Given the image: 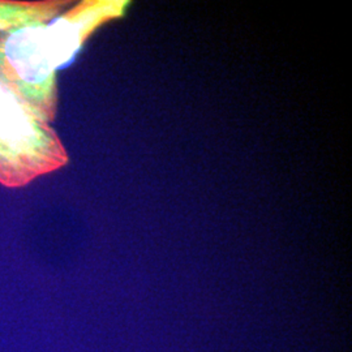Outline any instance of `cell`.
Here are the masks:
<instances>
[{
    "label": "cell",
    "mask_w": 352,
    "mask_h": 352,
    "mask_svg": "<svg viewBox=\"0 0 352 352\" xmlns=\"http://www.w3.org/2000/svg\"><path fill=\"white\" fill-rule=\"evenodd\" d=\"M91 33L88 19L75 7L47 23L0 32V84L50 123L58 104L55 72L74 59Z\"/></svg>",
    "instance_id": "obj_1"
},
{
    "label": "cell",
    "mask_w": 352,
    "mask_h": 352,
    "mask_svg": "<svg viewBox=\"0 0 352 352\" xmlns=\"http://www.w3.org/2000/svg\"><path fill=\"white\" fill-rule=\"evenodd\" d=\"M67 161L63 144L50 124L0 84V184L24 187Z\"/></svg>",
    "instance_id": "obj_2"
},
{
    "label": "cell",
    "mask_w": 352,
    "mask_h": 352,
    "mask_svg": "<svg viewBox=\"0 0 352 352\" xmlns=\"http://www.w3.org/2000/svg\"><path fill=\"white\" fill-rule=\"evenodd\" d=\"M67 4L69 3L62 0H0V32L26 24L51 21L63 12Z\"/></svg>",
    "instance_id": "obj_3"
}]
</instances>
